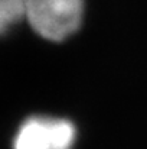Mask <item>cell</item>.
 I'll return each instance as SVG.
<instances>
[{
	"label": "cell",
	"instance_id": "cell-2",
	"mask_svg": "<svg viewBox=\"0 0 147 149\" xmlns=\"http://www.w3.org/2000/svg\"><path fill=\"white\" fill-rule=\"evenodd\" d=\"M77 139L74 123L62 117L26 119L13 141V149H72Z\"/></svg>",
	"mask_w": 147,
	"mask_h": 149
},
{
	"label": "cell",
	"instance_id": "cell-1",
	"mask_svg": "<svg viewBox=\"0 0 147 149\" xmlns=\"http://www.w3.org/2000/svg\"><path fill=\"white\" fill-rule=\"evenodd\" d=\"M23 4L32 29L52 42L72 36L82 23V0H23Z\"/></svg>",
	"mask_w": 147,
	"mask_h": 149
},
{
	"label": "cell",
	"instance_id": "cell-3",
	"mask_svg": "<svg viewBox=\"0 0 147 149\" xmlns=\"http://www.w3.org/2000/svg\"><path fill=\"white\" fill-rule=\"evenodd\" d=\"M25 17L23 0H0V36Z\"/></svg>",
	"mask_w": 147,
	"mask_h": 149
}]
</instances>
